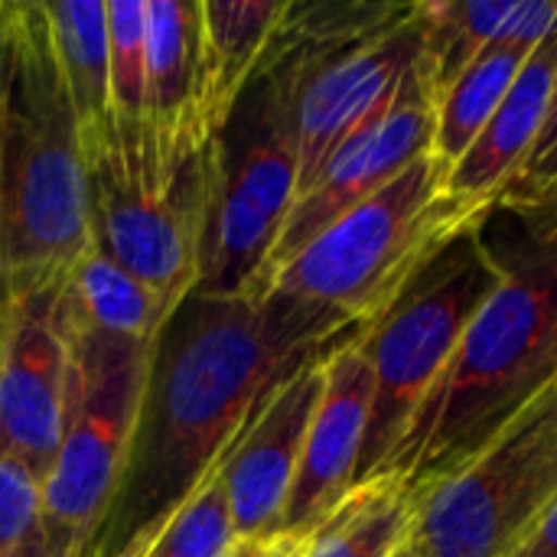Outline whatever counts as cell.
<instances>
[{"label": "cell", "instance_id": "obj_1", "mask_svg": "<svg viewBox=\"0 0 557 557\" xmlns=\"http://www.w3.org/2000/svg\"><path fill=\"white\" fill-rule=\"evenodd\" d=\"M362 333L277 290L189 294L153 339L131 457L85 557H121L163 529L287 379Z\"/></svg>", "mask_w": 557, "mask_h": 557}, {"label": "cell", "instance_id": "obj_2", "mask_svg": "<svg viewBox=\"0 0 557 557\" xmlns=\"http://www.w3.org/2000/svg\"><path fill=\"white\" fill-rule=\"evenodd\" d=\"M476 235L499 284L385 467L418 499L557 382V199L499 196L480 212Z\"/></svg>", "mask_w": 557, "mask_h": 557}, {"label": "cell", "instance_id": "obj_3", "mask_svg": "<svg viewBox=\"0 0 557 557\" xmlns=\"http://www.w3.org/2000/svg\"><path fill=\"white\" fill-rule=\"evenodd\" d=\"M88 245V173L49 10L0 0V300L55 287Z\"/></svg>", "mask_w": 557, "mask_h": 557}, {"label": "cell", "instance_id": "obj_4", "mask_svg": "<svg viewBox=\"0 0 557 557\" xmlns=\"http://www.w3.org/2000/svg\"><path fill=\"white\" fill-rule=\"evenodd\" d=\"M82 157L91 245L176 310L199 281L219 140L186 163H173L144 117L111 114L101 131L82 140Z\"/></svg>", "mask_w": 557, "mask_h": 557}, {"label": "cell", "instance_id": "obj_5", "mask_svg": "<svg viewBox=\"0 0 557 557\" xmlns=\"http://www.w3.org/2000/svg\"><path fill=\"white\" fill-rule=\"evenodd\" d=\"M480 212L447 193V166L428 153L304 245L274 271L268 290L326 307L366 330Z\"/></svg>", "mask_w": 557, "mask_h": 557}, {"label": "cell", "instance_id": "obj_6", "mask_svg": "<svg viewBox=\"0 0 557 557\" xmlns=\"http://www.w3.org/2000/svg\"><path fill=\"white\" fill-rule=\"evenodd\" d=\"M496 284L499 268L483 248L476 222H470L431 255L385 313L366 326L359 349L372 366L375 392L356 486L385 473Z\"/></svg>", "mask_w": 557, "mask_h": 557}, {"label": "cell", "instance_id": "obj_7", "mask_svg": "<svg viewBox=\"0 0 557 557\" xmlns=\"http://www.w3.org/2000/svg\"><path fill=\"white\" fill-rule=\"evenodd\" d=\"M65 336L72 346V395L59 454L42 480L39 529L52 557H85L131 457L153 339Z\"/></svg>", "mask_w": 557, "mask_h": 557}, {"label": "cell", "instance_id": "obj_8", "mask_svg": "<svg viewBox=\"0 0 557 557\" xmlns=\"http://www.w3.org/2000/svg\"><path fill=\"white\" fill-rule=\"evenodd\" d=\"M297 189L290 104L264 75H255L219 137V173L193 294H264L268 261Z\"/></svg>", "mask_w": 557, "mask_h": 557}, {"label": "cell", "instance_id": "obj_9", "mask_svg": "<svg viewBox=\"0 0 557 557\" xmlns=\"http://www.w3.org/2000/svg\"><path fill=\"white\" fill-rule=\"evenodd\" d=\"M557 496V382L418 499V557H509Z\"/></svg>", "mask_w": 557, "mask_h": 557}, {"label": "cell", "instance_id": "obj_10", "mask_svg": "<svg viewBox=\"0 0 557 557\" xmlns=\"http://www.w3.org/2000/svg\"><path fill=\"white\" fill-rule=\"evenodd\" d=\"M72 346L59 320V284L0 300V457L46 480L65 431Z\"/></svg>", "mask_w": 557, "mask_h": 557}, {"label": "cell", "instance_id": "obj_11", "mask_svg": "<svg viewBox=\"0 0 557 557\" xmlns=\"http://www.w3.org/2000/svg\"><path fill=\"white\" fill-rule=\"evenodd\" d=\"M434 121L437 98L414 62L392 104L356 137H349L294 202L268 261V284L277 268H284L339 215H346L349 209L385 189L411 163L428 157L434 150Z\"/></svg>", "mask_w": 557, "mask_h": 557}, {"label": "cell", "instance_id": "obj_12", "mask_svg": "<svg viewBox=\"0 0 557 557\" xmlns=\"http://www.w3.org/2000/svg\"><path fill=\"white\" fill-rule=\"evenodd\" d=\"M144 121L173 163L202 153L225 131L212 85L202 0H147Z\"/></svg>", "mask_w": 557, "mask_h": 557}, {"label": "cell", "instance_id": "obj_13", "mask_svg": "<svg viewBox=\"0 0 557 557\" xmlns=\"http://www.w3.org/2000/svg\"><path fill=\"white\" fill-rule=\"evenodd\" d=\"M372 366L359 339L339 346L323 366V395L307 428L294 490L277 535L307 539L356 486L372 411Z\"/></svg>", "mask_w": 557, "mask_h": 557}, {"label": "cell", "instance_id": "obj_14", "mask_svg": "<svg viewBox=\"0 0 557 557\" xmlns=\"http://www.w3.org/2000/svg\"><path fill=\"white\" fill-rule=\"evenodd\" d=\"M323 362L287 379L225 454L222 480L238 539H274L323 395Z\"/></svg>", "mask_w": 557, "mask_h": 557}, {"label": "cell", "instance_id": "obj_15", "mask_svg": "<svg viewBox=\"0 0 557 557\" xmlns=\"http://www.w3.org/2000/svg\"><path fill=\"white\" fill-rule=\"evenodd\" d=\"M557 82V23L545 42L525 59L509 95L476 137V144L463 153V160L447 173V193L473 209H486L499 199L509 183L519 176L529 150L535 147Z\"/></svg>", "mask_w": 557, "mask_h": 557}, {"label": "cell", "instance_id": "obj_16", "mask_svg": "<svg viewBox=\"0 0 557 557\" xmlns=\"http://www.w3.org/2000/svg\"><path fill=\"white\" fill-rule=\"evenodd\" d=\"M173 317L166 300L114 264L95 245L59 281V320L65 333H101L124 339H157Z\"/></svg>", "mask_w": 557, "mask_h": 557}, {"label": "cell", "instance_id": "obj_17", "mask_svg": "<svg viewBox=\"0 0 557 557\" xmlns=\"http://www.w3.org/2000/svg\"><path fill=\"white\" fill-rule=\"evenodd\" d=\"M418 496L392 473L372 476L304 539L300 557H395L414 532Z\"/></svg>", "mask_w": 557, "mask_h": 557}, {"label": "cell", "instance_id": "obj_18", "mask_svg": "<svg viewBox=\"0 0 557 557\" xmlns=\"http://www.w3.org/2000/svg\"><path fill=\"white\" fill-rule=\"evenodd\" d=\"M55 59L78 117V137H91L111 117L108 78V7L98 0L46 3Z\"/></svg>", "mask_w": 557, "mask_h": 557}, {"label": "cell", "instance_id": "obj_19", "mask_svg": "<svg viewBox=\"0 0 557 557\" xmlns=\"http://www.w3.org/2000/svg\"><path fill=\"white\" fill-rule=\"evenodd\" d=\"M284 13V0H202L212 85L225 124L258 75Z\"/></svg>", "mask_w": 557, "mask_h": 557}, {"label": "cell", "instance_id": "obj_20", "mask_svg": "<svg viewBox=\"0 0 557 557\" xmlns=\"http://www.w3.org/2000/svg\"><path fill=\"white\" fill-rule=\"evenodd\" d=\"M535 49H522L512 42H493L441 98L434 121V150L431 157L447 166V173L463 160V153L476 144L503 98L509 95L519 69Z\"/></svg>", "mask_w": 557, "mask_h": 557}, {"label": "cell", "instance_id": "obj_21", "mask_svg": "<svg viewBox=\"0 0 557 557\" xmlns=\"http://www.w3.org/2000/svg\"><path fill=\"white\" fill-rule=\"evenodd\" d=\"M225 457L209 470V476L193 490V496L166 519L157 532L153 545L144 557H225L238 542L225 480H222Z\"/></svg>", "mask_w": 557, "mask_h": 557}, {"label": "cell", "instance_id": "obj_22", "mask_svg": "<svg viewBox=\"0 0 557 557\" xmlns=\"http://www.w3.org/2000/svg\"><path fill=\"white\" fill-rule=\"evenodd\" d=\"M104 7L111 114L140 121L147 88V0H108Z\"/></svg>", "mask_w": 557, "mask_h": 557}, {"label": "cell", "instance_id": "obj_23", "mask_svg": "<svg viewBox=\"0 0 557 557\" xmlns=\"http://www.w3.org/2000/svg\"><path fill=\"white\" fill-rule=\"evenodd\" d=\"M42 480L20 460L0 457V557H16L39 529Z\"/></svg>", "mask_w": 557, "mask_h": 557}, {"label": "cell", "instance_id": "obj_24", "mask_svg": "<svg viewBox=\"0 0 557 557\" xmlns=\"http://www.w3.org/2000/svg\"><path fill=\"white\" fill-rule=\"evenodd\" d=\"M557 183V82L555 95H552V108H548V121L535 140V147L529 150L519 176L509 183V189L503 196H519V199H539L548 196L552 186Z\"/></svg>", "mask_w": 557, "mask_h": 557}, {"label": "cell", "instance_id": "obj_25", "mask_svg": "<svg viewBox=\"0 0 557 557\" xmlns=\"http://www.w3.org/2000/svg\"><path fill=\"white\" fill-rule=\"evenodd\" d=\"M509 557H557V496Z\"/></svg>", "mask_w": 557, "mask_h": 557}, {"label": "cell", "instance_id": "obj_26", "mask_svg": "<svg viewBox=\"0 0 557 557\" xmlns=\"http://www.w3.org/2000/svg\"><path fill=\"white\" fill-rule=\"evenodd\" d=\"M300 552H304V539H297V535H274L268 542L264 557H300Z\"/></svg>", "mask_w": 557, "mask_h": 557}, {"label": "cell", "instance_id": "obj_27", "mask_svg": "<svg viewBox=\"0 0 557 557\" xmlns=\"http://www.w3.org/2000/svg\"><path fill=\"white\" fill-rule=\"evenodd\" d=\"M271 539H238L225 557H264Z\"/></svg>", "mask_w": 557, "mask_h": 557}, {"label": "cell", "instance_id": "obj_28", "mask_svg": "<svg viewBox=\"0 0 557 557\" xmlns=\"http://www.w3.org/2000/svg\"><path fill=\"white\" fill-rule=\"evenodd\" d=\"M16 557H52L49 555V548H46V539H42V529H36L29 539H26V545H23V552Z\"/></svg>", "mask_w": 557, "mask_h": 557}, {"label": "cell", "instance_id": "obj_29", "mask_svg": "<svg viewBox=\"0 0 557 557\" xmlns=\"http://www.w3.org/2000/svg\"><path fill=\"white\" fill-rule=\"evenodd\" d=\"M157 532H160V529H157ZM157 532H147V535H140V539H134V542L127 545V552H124L121 557H144V555H147V548L153 545Z\"/></svg>", "mask_w": 557, "mask_h": 557}, {"label": "cell", "instance_id": "obj_30", "mask_svg": "<svg viewBox=\"0 0 557 557\" xmlns=\"http://www.w3.org/2000/svg\"><path fill=\"white\" fill-rule=\"evenodd\" d=\"M395 557H418V555H414V548H411V542H408V545H405V548H401Z\"/></svg>", "mask_w": 557, "mask_h": 557}, {"label": "cell", "instance_id": "obj_31", "mask_svg": "<svg viewBox=\"0 0 557 557\" xmlns=\"http://www.w3.org/2000/svg\"><path fill=\"white\" fill-rule=\"evenodd\" d=\"M548 196H555V199H557V183H555V186H552V193H548Z\"/></svg>", "mask_w": 557, "mask_h": 557}]
</instances>
